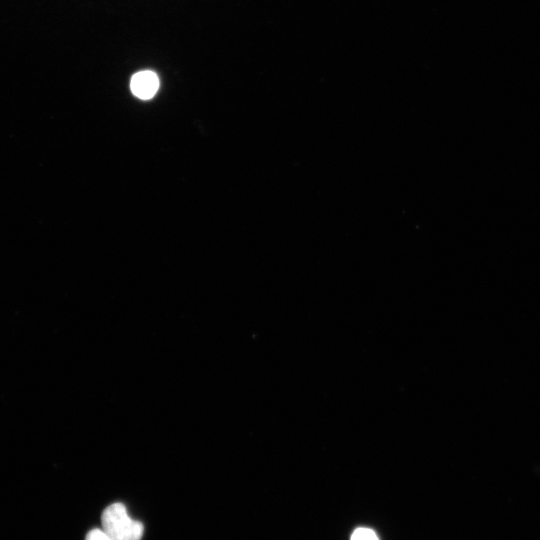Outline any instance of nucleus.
<instances>
[{"label": "nucleus", "mask_w": 540, "mask_h": 540, "mask_svg": "<svg viewBox=\"0 0 540 540\" xmlns=\"http://www.w3.org/2000/svg\"><path fill=\"white\" fill-rule=\"evenodd\" d=\"M102 530L112 540H141L143 524L132 519L122 503L109 505L101 515Z\"/></svg>", "instance_id": "1"}, {"label": "nucleus", "mask_w": 540, "mask_h": 540, "mask_svg": "<svg viewBox=\"0 0 540 540\" xmlns=\"http://www.w3.org/2000/svg\"><path fill=\"white\" fill-rule=\"evenodd\" d=\"M131 91L140 99H150L155 95L159 87L157 75L152 71H141L131 79Z\"/></svg>", "instance_id": "2"}, {"label": "nucleus", "mask_w": 540, "mask_h": 540, "mask_svg": "<svg viewBox=\"0 0 540 540\" xmlns=\"http://www.w3.org/2000/svg\"><path fill=\"white\" fill-rule=\"evenodd\" d=\"M351 540H379L376 533L370 529L365 527L357 528L352 536Z\"/></svg>", "instance_id": "3"}, {"label": "nucleus", "mask_w": 540, "mask_h": 540, "mask_svg": "<svg viewBox=\"0 0 540 540\" xmlns=\"http://www.w3.org/2000/svg\"><path fill=\"white\" fill-rule=\"evenodd\" d=\"M85 540H112L102 529H92L90 530Z\"/></svg>", "instance_id": "4"}]
</instances>
